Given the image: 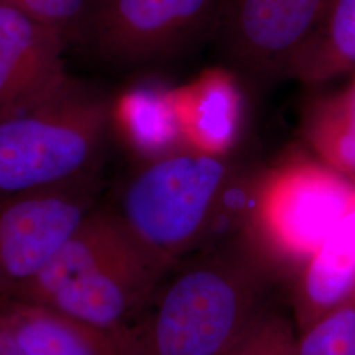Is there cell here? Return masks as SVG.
Segmentation results:
<instances>
[{"label":"cell","instance_id":"cell-1","mask_svg":"<svg viewBox=\"0 0 355 355\" xmlns=\"http://www.w3.org/2000/svg\"><path fill=\"white\" fill-rule=\"evenodd\" d=\"M282 280L240 230L180 259L140 321L145 355H221Z\"/></svg>","mask_w":355,"mask_h":355},{"label":"cell","instance_id":"cell-2","mask_svg":"<svg viewBox=\"0 0 355 355\" xmlns=\"http://www.w3.org/2000/svg\"><path fill=\"white\" fill-rule=\"evenodd\" d=\"M253 171L232 155L182 148L140 167L112 208L144 246L174 267L239 229Z\"/></svg>","mask_w":355,"mask_h":355},{"label":"cell","instance_id":"cell-3","mask_svg":"<svg viewBox=\"0 0 355 355\" xmlns=\"http://www.w3.org/2000/svg\"><path fill=\"white\" fill-rule=\"evenodd\" d=\"M173 267L144 246L112 205L89 211L35 279L11 297L89 324H139Z\"/></svg>","mask_w":355,"mask_h":355},{"label":"cell","instance_id":"cell-4","mask_svg":"<svg viewBox=\"0 0 355 355\" xmlns=\"http://www.w3.org/2000/svg\"><path fill=\"white\" fill-rule=\"evenodd\" d=\"M112 104L69 79L0 114V202L99 174Z\"/></svg>","mask_w":355,"mask_h":355},{"label":"cell","instance_id":"cell-5","mask_svg":"<svg viewBox=\"0 0 355 355\" xmlns=\"http://www.w3.org/2000/svg\"><path fill=\"white\" fill-rule=\"evenodd\" d=\"M354 187L355 179L311 153H292L255 168L239 230L290 284L340 220Z\"/></svg>","mask_w":355,"mask_h":355},{"label":"cell","instance_id":"cell-6","mask_svg":"<svg viewBox=\"0 0 355 355\" xmlns=\"http://www.w3.org/2000/svg\"><path fill=\"white\" fill-rule=\"evenodd\" d=\"M220 6L221 0H86L70 38L108 64H153L212 38Z\"/></svg>","mask_w":355,"mask_h":355},{"label":"cell","instance_id":"cell-7","mask_svg":"<svg viewBox=\"0 0 355 355\" xmlns=\"http://www.w3.org/2000/svg\"><path fill=\"white\" fill-rule=\"evenodd\" d=\"M331 0H221L212 40L229 70L254 89L288 78Z\"/></svg>","mask_w":355,"mask_h":355},{"label":"cell","instance_id":"cell-8","mask_svg":"<svg viewBox=\"0 0 355 355\" xmlns=\"http://www.w3.org/2000/svg\"><path fill=\"white\" fill-rule=\"evenodd\" d=\"M99 174L0 202V299L24 288L49 265L99 204Z\"/></svg>","mask_w":355,"mask_h":355},{"label":"cell","instance_id":"cell-9","mask_svg":"<svg viewBox=\"0 0 355 355\" xmlns=\"http://www.w3.org/2000/svg\"><path fill=\"white\" fill-rule=\"evenodd\" d=\"M69 37L16 7L0 3V114L36 102L70 79Z\"/></svg>","mask_w":355,"mask_h":355},{"label":"cell","instance_id":"cell-10","mask_svg":"<svg viewBox=\"0 0 355 355\" xmlns=\"http://www.w3.org/2000/svg\"><path fill=\"white\" fill-rule=\"evenodd\" d=\"M0 318L29 355H145L140 322L103 328L15 299H0Z\"/></svg>","mask_w":355,"mask_h":355},{"label":"cell","instance_id":"cell-11","mask_svg":"<svg viewBox=\"0 0 355 355\" xmlns=\"http://www.w3.org/2000/svg\"><path fill=\"white\" fill-rule=\"evenodd\" d=\"M184 148L232 155L241 137L245 99L241 79L229 69L205 71L174 94Z\"/></svg>","mask_w":355,"mask_h":355},{"label":"cell","instance_id":"cell-12","mask_svg":"<svg viewBox=\"0 0 355 355\" xmlns=\"http://www.w3.org/2000/svg\"><path fill=\"white\" fill-rule=\"evenodd\" d=\"M354 296L355 187L340 220L290 283L296 331Z\"/></svg>","mask_w":355,"mask_h":355},{"label":"cell","instance_id":"cell-13","mask_svg":"<svg viewBox=\"0 0 355 355\" xmlns=\"http://www.w3.org/2000/svg\"><path fill=\"white\" fill-rule=\"evenodd\" d=\"M346 78L340 87L306 102L300 136L312 155L355 179V71Z\"/></svg>","mask_w":355,"mask_h":355},{"label":"cell","instance_id":"cell-14","mask_svg":"<svg viewBox=\"0 0 355 355\" xmlns=\"http://www.w3.org/2000/svg\"><path fill=\"white\" fill-rule=\"evenodd\" d=\"M355 71V0H331L287 79L318 87Z\"/></svg>","mask_w":355,"mask_h":355},{"label":"cell","instance_id":"cell-15","mask_svg":"<svg viewBox=\"0 0 355 355\" xmlns=\"http://www.w3.org/2000/svg\"><path fill=\"white\" fill-rule=\"evenodd\" d=\"M119 119L133 144L145 153H155L154 158L175 152L183 142L174 92H133L120 104Z\"/></svg>","mask_w":355,"mask_h":355},{"label":"cell","instance_id":"cell-16","mask_svg":"<svg viewBox=\"0 0 355 355\" xmlns=\"http://www.w3.org/2000/svg\"><path fill=\"white\" fill-rule=\"evenodd\" d=\"M296 337L291 315L272 299L221 355H295Z\"/></svg>","mask_w":355,"mask_h":355},{"label":"cell","instance_id":"cell-17","mask_svg":"<svg viewBox=\"0 0 355 355\" xmlns=\"http://www.w3.org/2000/svg\"><path fill=\"white\" fill-rule=\"evenodd\" d=\"M295 355H355V296L299 330Z\"/></svg>","mask_w":355,"mask_h":355},{"label":"cell","instance_id":"cell-18","mask_svg":"<svg viewBox=\"0 0 355 355\" xmlns=\"http://www.w3.org/2000/svg\"><path fill=\"white\" fill-rule=\"evenodd\" d=\"M0 3L16 7L44 23L57 26L70 38L83 12L86 0H0Z\"/></svg>","mask_w":355,"mask_h":355},{"label":"cell","instance_id":"cell-19","mask_svg":"<svg viewBox=\"0 0 355 355\" xmlns=\"http://www.w3.org/2000/svg\"><path fill=\"white\" fill-rule=\"evenodd\" d=\"M0 355H29L13 338L11 331L0 318Z\"/></svg>","mask_w":355,"mask_h":355}]
</instances>
